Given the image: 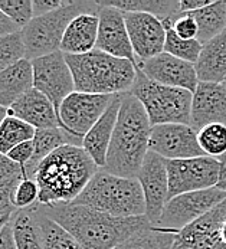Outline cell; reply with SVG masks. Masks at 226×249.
I'll list each match as a JSON object with an SVG mask.
<instances>
[{
    "instance_id": "1",
    "label": "cell",
    "mask_w": 226,
    "mask_h": 249,
    "mask_svg": "<svg viewBox=\"0 0 226 249\" xmlns=\"http://www.w3.org/2000/svg\"><path fill=\"white\" fill-rule=\"evenodd\" d=\"M35 206L68 231L82 249H114L153 226L146 214L117 217L74 203H61L49 208Z\"/></svg>"
},
{
    "instance_id": "2",
    "label": "cell",
    "mask_w": 226,
    "mask_h": 249,
    "mask_svg": "<svg viewBox=\"0 0 226 249\" xmlns=\"http://www.w3.org/2000/svg\"><path fill=\"white\" fill-rule=\"evenodd\" d=\"M100 167L79 147L67 144L49 154L36 169L34 180L39 187V206L72 203Z\"/></svg>"
},
{
    "instance_id": "3",
    "label": "cell",
    "mask_w": 226,
    "mask_h": 249,
    "mask_svg": "<svg viewBox=\"0 0 226 249\" xmlns=\"http://www.w3.org/2000/svg\"><path fill=\"white\" fill-rule=\"evenodd\" d=\"M151 124L141 103L124 94L113 140L103 170L120 178H137L149 153Z\"/></svg>"
},
{
    "instance_id": "4",
    "label": "cell",
    "mask_w": 226,
    "mask_h": 249,
    "mask_svg": "<svg viewBox=\"0 0 226 249\" xmlns=\"http://www.w3.org/2000/svg\"><path fill=\"white\" fill-rule=\"evenodd\" d=\"M65 58L78 92L100 95L127 94L136 82L137 68L128 59L115 58L98 49L84 55H65Z\"/></svg>"
},
{
    "instance_id": "5",
    "label": "cell",
    "mask_w": 226,
    "mask_h": 249,
    "mask_svg": "<svg viewBox=\"0 0 226 249\" xmlns=\"http://www.w3.org/2000/svg\"><path fill=\"white\" fill-rule=\"evenodd\" d=\"M117 217L146 214V200L137 178H120L100 169L72 202Z\"/></svg>"
},
{
    "instance_id": "6",
    "label": "cell",
    "mask_w": 226,
    "mask_h": 249,
    "mask_svg": "<svg viewBox=\"0 0 226 249\" xmlns=\"http://www.w3.org/2000/svg\"><path fill=\"white\" fill-rule=\"evenodd\" d=\"M144 107L151 127L163 124L190 125L193 92L157 84L137 68L136 82L130 91Z\"/></svg>"
},
{
    "instance_id": "7",
    "label": "cell",
    "mask_w": 226,
    "mask_h": 249,
    "mask_svg": "<svg viewBox=\"0 0 226 249\" xmlns=\"http://www.w3.org/2000/svg\"><path fill=\"white\" fill-rule=\"evenodd\" d=\"M98 1H70L52 13L34 18L22 29L26 59L34 61L61 51V43L70 23L82 13L98 15Z\"/></svg>"
},
{
    "instance_id": "8",
    "label": "cell",
    "mask_w": 226,
    "mask_h": 249,
    "mask_svg": "<svg viewBox=\"0 0 226 249\" xmlns=\"http://www.w3.org/2000/svg\"><path fill=\"white\" fill-rule=\"evenodd\" d=\"M224 200H226V192L219 187L176 196L166 203L156 228L177 233L218 208Z\"/></svg>"
},
{
    "instance_id": "9",
    "label": "cell",
    "mask_w": 226,
    "mask_h": 249,
    "mask_svg": "<svg viewBox=\"0 0 226 249\" xmlns=\"http://www.w3.org/2000/svg\"><path fill=\"white\" fill-rule=\"evenodd\" d=\"M169 176V200L197 190H206L218 186L219 161L209 156L166 160Z\"/></svg>"
},
{
    "instance_id": "10",
    "label": "cell",
    "mask_w": 226,
    "mask_h": 249,
    "mask_svg": "<svg viewBox=\"0 0 226 249\" xmlns=\"http://www.w3.org/2000/svg\"><path fill=\"white\" fill-rule=\"evenodd\" d=\"M115 95L72 92L64 100L58 111L62 128L82 142L88 131L111 106Z\"/></svg>"
},
{
    "instance_id": "11",
    "label": "cell",
    "mask_w": 226,
    "mask_h": 249,
    "mask_svg": "<svg viewBox=\"0 0 226 249\" xmlns=\"http://www.w3.org/2000/svg\"><path fill=\"white\" fill-rule=\"evenodd\" d=\"M31 62L34 70V88L45 94L56 111H59L64 100L75 92L74 76L65 53L58 51Z\"/></svg>"
},
{
    "instance_id": "12",
    "label": "cell",
    "mask_w": 226,
    "mask_h": 249,
    "mask_svg": "<svg viewBox=\"0 0 226 249\" xmlns=\"http://www.w3.org/2000/svg\"><path fill=\"white\" fill-rule=\"evenodd\" d=\"M170 249H226V200L177 232Z\"/></svg>"
},
{
    "instance_id": "13",
    "label": "cell",
    "mask_w": 226,
    "mask_h": 249,
    "mask_svg": "<svg viewBox=\"0 0 226 249\" xmlns=\"http://www.w3.org/2000/svg\"><path fill=\"white\" fill-rule=\"evenodd\" d=\"M149 151L166 160H183L206 156L197 133L186 124H163L151 127Z\"/></svg>"
},
{
    "instance_id": "14",
    "label": "cell",
    "mask_w": 226,
    "mask_h": 249,
    "mask_svg": "<svg viewBox=\"0 0 226 249\" xmlns=\"http://www.w3.org/2000/svg\"><path fill=\"white\" fill-rule=\"evenodd\" d=\"M137 180L140 181L144 193L146 216L156 228L166 203L169 202V176L166 159L149 151L137 175Z\"/></svg>"
},
{
    "instance_id": "15",
    "label": "cell",
    "mask_w": 226,
    "mask_h": 249,
    "mask_svg": "<svg viewBox=\"0 0 226 249\" xmlns=\"http://www.w3.org/2000/svg\"><path fill=\"white\" fill-rule=\"evenodd\" d=\"M98 4H100V10H98L100 28H98V39H97L95 49L115 58L128 59L134 65H137V58L127 31L124 13L115 7L105 6L100 1Z\"/></svg>"
},
{
    "instance_id": "16",
    "label": "cell",
    "mask_w": 226,
    "mask_h": 249,
    "mask_svg": "<svg viewBox=\"0 0 226 249\" xmlns=\"http://www.w3.org/2000/svg\"><path fill=\"white\" fill-rule=\"evenodd\" d=\"M136 68L157 84L183 88L190 92H194L199 84L194 64L179 59L166 52L146 61H137Z\"/></svg>"
},
{
    "instance_id": "17",
    "label": "cell",
    "mask_w": 226,
    "mask_h": 249,
    "mask_svg": "<svg viewBox=\"0 0 226 249\" xmlns=\"http://www.w3.org/2000/svg\"><path fill=\"white\" fill-rule=\"evenodd\" d=\"M124 19L137 61H146L164 52L166 29L160 19L149 13H124Z\"/></svg>"
},
{
    "instance_id": "18",
    "label": "cell",
    "mask_w": 226,
    "mask_h": 249,
    "mask_svg": "<svg viewBox=\"0 0 226 249\" xmlns=\"http://www.w3.org/2000/svg\"><path fill=\"white\" fill-rule=\"evenodd\" d=\"M210 124L226 125V89L224 84L199 82L191 100L190 127L199 133Z\"/></svg>"
},
{
    "instance_id": "19",
    "label": "cell",
    "mask_w": 226,
    "mask_h": 249,
    "mask_svg": "<svg viewBox=\"0 0 226 249\" xmlns=\"http://www.w3.org/2000/svg\"><path fill=\"white\" fill-rule=\"evenodd\" d=\"M9 115L17 117L36 130L62 128L56 108L45 94L35 88L29 89L9 108Z\"/></svg>"
},
{
    "instance_id": "20",
    "label": "cell",
    "mask_w": 226,
    "mask_h": 249,
    "mask_svg": "<svg viewBox=\"0 0 226 249\" xmlns=\"http://www.w3.org/2000/svg\"><path fill=\"white\" fill-rule=\"evenodd\" d=\"M124 94H117L111 106L103 114V117L97 121V124L88 131V134L82 140V148L88 153V156L94 160V163L104 169L108 148L113 140L115 124L118 120V112L122 103Z\"/></svg>"
},
{
    "instance_id": "21",
    "label": "cell",
    "mask_w": 226,
    "mask_h": 249,
    "mask_svg": "<svg viewBox=\"0 0 226 249\" xmlns=\"http://www.w3.org/2000/svg\"><path fill=\"white\" fill-rule=\"evenodd\" d=\"M100 19L94 13L76 16L65 31L61 52L65 55H84L95 49L98 39Z\"/></svg>"
},
{
    "instance_id": "22",
    "label": "cell",
    "mask_w": 226,
    "mask_h": 249,
    "mask_svg": "<svg viewBox=\"0 0 226 249\" xmlns=\"http://www.w3.org/2000/svg\"><path fill=\"white\" fill-rule=\"evenodd\" d=\"M199 82H216L226 81V29L203 45L200 56L194 64Z\"/></svg>"
},
{
    "instance_id": "23",
    "label": "cell",
    "mask_w": 226,
    "mask_h": 249,
    "mask_svg": "<svg viewBox=\"0 0 226 249\" xmlns=\"http://www.w3.org/2000/svg\"><path fill=\"white\" fill-rule=\"evenodd\" d=\"M34 88V70L29 59H22L0 72V107H12L22 95Z\"/></svg>"
},
{
    "instance_id": "24",
    "label": "cell",
    "mask_w": 226,
    "mask_h": 249,
    "mask_svg": "<svg viewBox=\"0 0 226 249\" xmlns=\"http://www.w3.org/2000/svg\"><path fill=\"white\" fill-rule=\"evenodd\" d=\"M72 144L82 147V142L67 133L64 128H46V130H36V134L34 137V157L31 161L25 166L26 175L29 178H34L35 172L39 167V164L55 150H58L62 145Z\"/></svg>"
},
{
    "instance_id": "25",
    "label": "cell",
    "mask_w": 226,
    "mask_h": 249,
    "mask_svg": "<svg viewBox=\"0 0 226 249\" xmlns=\"http://www.w3.org/2000/svg\"><path fill=\"white\" fill-rule=\"evenodd\" d=\"M16 249H43L42 229L38 212L32 206L29 209L16 211L10 219Z\"/></svg>"
},
{
    "instance_id": "26",
    "label": "cell",
    "mask_w": 226,
    "mask_h": 249,
    "mask_svg": "<svg viewBox=\"0 0 226 249\" xmlns=\"http://www.w3.org/2000/svg\"><path fill=\"white\" fill-rule=\"evenodd\" d=\"M199 26L197 40L205 45L213 37L221 35L226 29V1L225 0H213L205 9L190 12Z\"/></svg>"
},
{
    "instance_id": "27",
    "label": "cell",
    "mask_w": 226,
    "mask_h": 249,
    "mask_svg": "<svg viewBox=\"0 0 226 249\" xmlns=\"http://www.w3.org/2000/svg\"><path fill=\"white\" fill-rule=\"evenodd\" d=\"M111 6L122 13H149L160 20H176L179 10V0H121V1H100Z\"/></svg>"
},
{
    "instance_id": "28",
    "label": "cell",
    "mask_w": 226,
    "mask_h": 249,
    "mask_svg": "<svg viewBox=\"0 0 226 249\" xmlns=\"http://www.w3.org/2000/svg\"><path fill=\"white\" fill-rule=\"evenodd\" d=\"M36 128L17 117L7 115L0 125V154L7 156L19 144L34 140Z\"/></svg>"
},
{
    "instance_id": "29",
    "label": "cell",
    "mask_w": 226,
    "mask_h": 249,
    "mask_svg": "<svg viewBox=\"0 0 226 249\" xmlns=\"http://www.w3.org/2000/svg\"><path fill=\"white\" fill-rule=\"evenodd\" d=\"M34 208L38 212L43 249H82V247L76 242L75 238L68 231H65L59 223L42 213L36 206Z\"/></svg>"
},
{
    "instance_id": "30",
    "label": "cell",
    "mask_w": 226,
    "mask_h": 249,
    "mask_svg": "<svg viewBox=\"0 0 226 249\" xmlns=\"http://www.w3.org/2000/svg\"><path fill=\"white\" fill-rule=\"evenodd\" d=\"M174 235L176 233L167 229L151 226L114 249H170L174 241Z\"/></svg>"
},
{
    "instance_id": "31",
    "label": "cell",
    "mask_w": 226,
    "mask_h": 249,
    "mask_svg": "<svg viewBox=\"0 0 226 249\" xmlns=\"http://www.w3.org/2000/svg\"><path fill=\"white\" fill-rule=\"evenodd\" d=\"M202 49L203 45L197 39H182L173 31V28L166 29V45H164L166 53H170L190 64H196Z\"/></svg>"
},
{
    "instance_id": "32",
    "label": "cell",
    "mask_w": 226,
    "mask_h": 249,
    "mask_svg": "<svg viewBox=\"0 0 226 249\" xmlns=\"http://www.w3.org/2000/svg\"><path fill=\"white\" fill-rule=\"evenodd\" d=\"M199 144L206 156L218 159L226 153V125L210 124L197 133Z\"/></svg>"
},
{
    "instance_id": "33",
    "label": "cell",
    "mask_w": 226,
    "mask_h": 249,
    "mask_svg": "<svg viewBox=\"0 0 226 249\" xmlns=\"http://www.w3.org/2000/svg\"><path fill=\"white\" fill-rule=\"evenodd\" d=\"M26 59V46L22 31L0 37V72Z\"/></svg>"
},
{
    "instance_id": "34",
    "label": "cell",
    "mask_w": 226,
    "mask_h": 249,
    "mask_svg": "<svg viewBox=\"0 0 226 249\" xmlns=\"http://www.w3.org/2000/svg\"><path fill=\"white\" fill-rule=\"evenodd\" d=\"M0 10L20 29L34 19L32 0H0Z\"/></svg>"
},
{
    "instance_id": "35",
    "label": "cell",
    "mask_w": 226,
    "mask_h": 249,
    "mask_svg": "<svg viewBox=\"0 0 226 249\" xmlns=\"http://www.w3.org/2000/svg\"><path fill=\"white\" fill-rule=\"evenodd\" d=\"M28 178L23 166L17 164L4 154H0V186L15 189Z\"/></svg>"
},
{
    "instance_id": "36",
    "label": "cell",
    "mask_w": 226,
    "mask_h": 249,
    "mask_svg": "<svg viewBox=\"0 0 226 249\" xmlns=\"http://www.w3.org/2000/svg\"><path fill=\"white\" fill-rule=\"evenodd\" d=\"M39 187L34 178H25L13 193V205L16 211L29 209L38 203Z\"/></svg>"
},
{
    "instance_id": "37",
    "label": "cell",
    "mask_w": 226,
    "mask_h": 249,
    "mask_svg": "<svg viewBox=\"0 0 226 249\" xmlns=\"http://www.w3.org/2000/svg\"><path fill=\"white\" fill-rule=\"evenodd\" d=\"M173 31L182 39H196L199 35V26L194 18L190 13H179L174 20Z\"/></svg>"
},
{
    "instance_id": "38",
    "label": "cell",
    "mask_w": 226,
    "mask_h": 249,
    "mask_svg": "<svg viewBox=\"0 0 226 249\" xmlns=\"http://www.w3.org/2000/svg\"><path fill=\"white\" fill-rule=\"evenodd\" d=\"M13 193L15 189L0 186V220H10L16 212V208L12 200Z\"/></svg>"
},
{
    "instance_id": "39",
    "label": "cell",
    "mask_w": 226,
    "mask_h": 249,
    "mask_svg": "<svg viewBox=\"0 0 226 249\" xmlns=\"http://www.w3.org/2000/svg\"><path fill=\"white\" fill-rule=\"evenodd\" d=\"M34 151H35V145H34V140H31V142H22L17 147H15L7 154V157L25 167L31 161V159L34 157Z\"/></svg>"
},
{
    "instance_id": "40",
    "label": "cell",
    "mask_w": 226,
    "mask_h": 249,
    "mask_svg": "<svg viewBox=\"0 0 226 249\" xmlns=\"http://www.w3.org/2000/svg\"><path fill=\"white\" fill-rule=\"evenodd\" d=\"M70 1H64V0H32V6H34V18H39L48 13H52L64 6H67Z\"/></svg>"
},
{
    "instance_id": "41",
    "label": "cell",
    "mask_w": 226,
    "mask_h": 249,
    "mask_svg": "<svg viewBox=\"0 0 226 249\" xmlns=\"http://www.w3.org/2000/svg\"><path fill=\"white\" fill-rule=\"evenodd\" d=\"M212 3L213 0H179V10L180 13H190L205 9Z\"/></svg>"
},
{
    "instance_id": "42",
    "label": "cell",
    "mask_w": 226,
    "mask_h": 249,
    "mask_svg": "<svg viewBox=\"0 0 226 249\" xmlns=\"http://www.w3.org/2000/svg\"><path fill=\"white\" fill-rule=\"evenodd\" d=\"M0 249H16L12 223L9 222L0 232Z\"/></svg>"
},
{
    "instance_id": "43",
    "label": "cell",
    "mask_w": 226,
    "mask_h": 249,
    "mask_svg": "<svg viewBox=\"0 0 226 249\" xmlns=\"http://www.w3.org/2000/svg\"><path fill=\"white\" fill-rule=\"evenodd\" d=\"M22 29L15 23L12 22L1 10H0V37L7 35H12V34H16V32H20Z\"/></svg>"
},
{
    "instance_id": "44",
    "label": "cell",
    "mask_w": 226,
    "mask_h": 249,
    "mask_svg": "<svg viewBox=\"0 0 226 249\" xmlns=\"http://www.w3.org/2000/svg\"><path fill=\"white\" fill-rule=\"evenodd\" d=\"M216 160L219 161V180H218L216 187L226 192V153L222 154L221 157H218Z\"/></svg>"
},
{
    "instance_id": "45",
    "label": "cell",
    "mask_w": 226,
    "mask_h": 249,
    "mask_svg": "<svg viewBox=\"0 0 226 249\" xmlns=\"http://www.w3.org/2000/svg\"><path fill=\"white\" fill-rule=\"evenodd\" d=\"M9 115V109L4 107H0V125H1V123L4 121V118Z\"/></svg>"
},
{
    "instance_id": "46",
    "label": "cell",
    "mask_w": 226,
    "mask_h": 249,
    "mask_svg": "<svg viewBox=\"0 0 226 249\" xmlns=\"http://www.w3.org/2000/svg\"><path fill=\"white\" fill-rule=\"evenodd\" d=\"M9 222H10V220H0V232L3 231V228H4Z\"/></svg>"
},
{
    "instance_id": "47",
    "label": "cell",
    "mask_w": 226,
    "mask_h": 249,
    "mask_svg": "<svg viewBox=\"0 0 226 249\" xmlns=\"http://www.w3.org/2000/svg\"><path fill=\"white\" fill-rule=\"evenodd\" d=\"M224 87H225V89H226V81H225V82H224Z\"/></svg>"
}]
</instances>
